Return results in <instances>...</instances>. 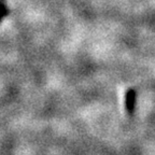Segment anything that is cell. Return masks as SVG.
<instances>
[{
  "instance_id": "6da1fadb",
  "label": "cell",
  "mask_w": 155,
  "mask_h": 155,
  "mask_svg": "<svg viewBox=\"0 0 155 155\" xmlns=\"http://www.w3.org/2000/svg\"><path fill=\"white\" fill-rule=\"evenodd\" d=\"M135 102H136V92L133 88H129V90L126 92V96H125V107L128 113L131 114L134 112Z\"/></svg>"
}]
</instances>
